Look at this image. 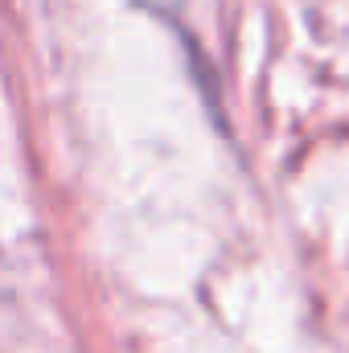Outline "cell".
I'll return each mask as SVG.
<instances>
[]
</instances>
